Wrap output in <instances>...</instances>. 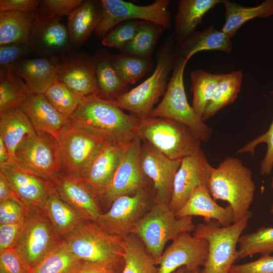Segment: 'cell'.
<instances>
[{
    "label": "cell",
    "instance_id": "cell-1",
    "mask_svg": "<svg viewBox=\"0 0 273 273\" xmlns=\"http://www.w3.org/2000/svg\"><path fill=\"white\" fill-rule=\"evenodd\" d=\"M139 119L96 96L85 98L70 121L74 126L109 144L125 146L137 136Z\"/></svg>",
    "mask_w": 273,
    "mask_h": 273
},
{
    "label": "cell",
    "instance_id": "cell-2",
    "mask_svg": "<svg viewBox=\"0 0 273 273\" xmlns=\"http://www.w3.org/2000/svg\"><path fill=\"white\" fill-rule=\"evenodd\" d=\"M208 191L215 201L227 202L234 212V223L250 211L256 186L251 170L238 158L228 156L213 167L208 183Z\"/></svg>",
    "mask_w": 273,
    "mask_h": 273
},
{
    "label": "cell",
    "instance_id": "cell-3",
    "mask_svg": "<svg viewBox=\"0 0 273 273\" xmlns=\"http://www.w3.org/2000/svg\"><path fill=\"white\" fill-rule=\"evenodd\" d=\"M175 56L174 38L171 35L159 51L152 74L135 87L109 101L121 109L132 112L141 119L149 117L155 104L166 90L168 77L173 68Z\"/></svg>",
    "mask_w": 273,
    "mask_h": 273
},
{
    "label": "cell",
    "instance_id": "cell-4",
    "mask_svg": "<svg viewBox=\"0 0 273 273\" xmlns=\"http://www.w3.org/2000/svg\"><path fill=\"white\" fill-rule=\"evenodd\" d=\"M252 215L249 211L240 221L228 226L211 219L195 228L193 236L205 239L209 244L208 257L199 273H230L238 259V240Z\"/></svg>",
    "mask_w": 273,
    "mask_h": 273
},
{
    "label": "cell",
    "instance_id": "cell-5",
    "mask_svg": "<svg viewBox=\"0 0 273 273\" xmlns=\"http://www.w3.org/2000/svg\"><path fill=\"white\" fill-rule=\"evenodd\" d=\"M136 134L172 160L189 156L200 147L201 141L188 126L169 118H139Z\"/></svg>",
    "mask_w": 273,
    "mask_h": 273
},
{
    "label": "cell",
    "instance_id": "cell-6",
    "mask_svg": "<svg viewBox=\"0 0 273 273\" xmlns=\"http://www.w3.org/2000/svg\"><path fill=\"white\" fill-rule=\"evenodd\" d=\"M195 228L192 217H177L169 204L156 203L137 222L130 234L142 241L156 260L162 254L167 242L182 233H190Z\"/></svg>",
    "mask_w": 273,
    "mask_h": 273
},
{
    "label": "cell",
    "instance_id": "cell-7",
    "mask_svg": "<svg viewBox=\"0 0 273 273\" xmlns=\"http://www.w3.org/2000/svg\"><path fill=\"white\" fill-rule=\"evenodd\" d=\"M63 240L72 253L82 261L122 271L124 266L123 238L106 232L95 222L87 221Z\"/></svg>",
    "mask_w": 273,
    "mask_h": 273
},
{
    "label": "cell",
    "instance_id": "cell-8",
    "mask_svg": "<svg viewBox=\"0 0 273 273\" xmlns=\"http://www.w3.org/2000/svg\"><path fill=\"white\" fill-rule=\"evenodd\" d=\"M187 62L184 57L175 56L172 74L164 97L149 117L177 121L188 126L200 141L206 142L209 140L212 130L198 117L188 101L184 83V72Z\"/></svg>",
    "mask_w": 273,
    "mask_h": 273
},
{
    "label": "cell",
    "instance_id": "cell-9",
    "mask_svg": "<svg viewBox=\"0 0 273 273\" xmlns=\"http://www.w3.org/2000/svg\"><path fill=\"white\" fill-rule=\"evenodd\" d=\"M12 165L52 182L62 173L57 140L48 133L36 130L19 145Z\"/></svg>",
    "mask_w": 273,
    "mask_h": 273
},
{
    "label": "cell",
    "instance_id": "cell-10",
    "mask_svg": "<svg viewBox=\"0 0 273 273\" xmlns=\"http://www.w3.org/2000/svg\"><path fill=\"white\" fill-rule=\"evenodd\" d=\"M102 18L95 31L99 37L106 36L119 24L134 19L170 27L171 17L169 0H156L147 6H139L122 0H102Z\"/></svg>",
    "mask_w": 273,
    "mask_h": 273
},
{
    "label": "cell",
    "instance_id": "cell-11",
    "mask_svg": "<svg viewBox=\"0 0 273 273\" xmlns=\"http://www.w3.org/2000/svg\"><path fill=\"white\" fill-rule=\"evenodd\" d=\"M62 173L82 179L90 163L106 143L73 125L70 121L60 135Z\"/></svg>",
    "mask_w": 273,
    "mask_h": 273
},
{
    "label": "cell",
    "instance_id": "cell-12",
    "mask_svg": "<svg viewBox=\"0 0 273 273\" xmlns=\"http://www.w3.org/2000/svg\"><path fill=\"white\" fill-rule=\"evenodd\" d=\"M61 239L49 219L40 208L28 210L15 248L21 253L31 270Z\"/></svg>",
    "mask_w": 273,
    "mask_h": 273
},
{
    "label": "cell",
    "instance_id": "cell-13",
    "mask_svg": "<svg viewBox=\"0 0 273 273\" xmlns=\"http://www.w3.org/2000/svg\"><path fill=\"white\" fill-rule=\"evenodd\" d=\"M142 141L137 136L125 146L120 163L111 180L98 198L106 204L111 205L117 198L134 194L144 188L146 176L140 162Z\"/></svg>",
    "mask_w": 273,
    "mask_h": 273
},
{
    "label": "cell",
    "instance_id": "cell-14",
    "mask_svg": "<svg viewBox=\"0 0 273 273\" xmlns=\"http://www.w3.org/2000/svg\"><path fill=\"white\" fill-rule=\"evenodd\" d=\"M209 244L204 238L180 234L156 260L158 273H171L184 266L187 273H194L204 266L208 254Z\"/></svg>",
    "mask_w": 273,
    "mask_h": 273
},
{
    "label": "cell",
    "instance_id": "cell-15",
    "mask_svg": "<svg viewBox=\"0 0 273 273\" xmlns=\"http://www.w3.org/2000/svg\"><path fill=\"white\" fill-rule=\"evenodd\" d=\"M148 194L143 188L134 194L120 196L111 204L109 210L102 213L95 222L106 232L121 238L130 234L143 216Z\"/></svg>",
    "mask_w": 273,
    "mask_h": 273
},
{
    "label": "cell",
    "instance_id": "cell-16",
    "mask_svg": "<svg viewBox=\"0 0 273 273\" xmlns=\"http://www.w3.org/2000/svg\"><path fill=\"white\" fill-rule=\"evenodd\" d=\"M212 168L201 147L192 155L181 159L174 177L169 204L175 214L184 206L197 187L207 188Z\"/></svg>",
    "mask_w": 273,
    "mask_h": 273
},
{
    "label": "cell",
    "instance_id": "cell-17",
    "mask_svg": "<svg viewBox=\"0 0 273 273\" xmlns=\"http://www.w3.org/2000/svg\"><path fill=\"white\" fill-rule=\"evenodd\" d=\"M140 162L145 175L153 182L156 202L169 204L175 174L181 159L172 160L145 140H142Z\"/></svg>",
    "mask_w": 273,
    "mask_h": 273
},
{
    "label": "cell",
    "instance_id": "cell-18",
    "mask_svg": "<svg viewBox=\"0 0 273 273\" xmlns=\"http://www.w3.org/2000/svg\"><path fill=\"white\" fill-rule=\"evenodd\" d=\"M61 17L36 12L29 39L32 51L55 56L69 51L72 46L67 26Z\"/></svg>",
    "mask_w": 273,
    "mask_h": 273
},
{
    "label": "cell",
    "instance_id": "cell-19",
    "mask_svg": "<svg viewBox=\"0 0 273 273\" xmlns=\"http://www.w3.org/2000/svg\"><path fill=\"white\" fill-rule=\"evenodd\" d=\"M0 173L27 211L39 208L47 196L54 191L52 182L14 165L1 168Z\"/></svg>",
    "mask_w": 273,
    "mask_h": 273
},
{
    "label": "cell",
    "instance_id": "cell-20",
    "mask_svg": "<svg viewBox=\"0 0 273 273\" xmlns=\"http://www.w3.org/2000/svg\"><path fill=\"white\" fill-rule=\"evenodd\" d=\"M57 80L81 98L98 95L95 59L74 57L57 63Z\"/></svg>",
    "mask_w": 273,
    "mask_h": 273
},
{
    "label": "cell",
    "instance_id": "cell-21",
    "mask_svg": "<svg viewBox=\"0 0 273 273\" xmlns=\"http://www.w3.org/2000/svg\"><path fill=\"white\" fill-rule=\"evenodd\" d=\"M52 182L57 195L88 220L95 222L102 213L97 197L82 179L61 173Z\"/></svg>",
    "mask_w": 273,
    "mask_h": 273
},
{
    "label": "cell",
    "instance_id": "cell-22",
    "mask_svg": "<svg viewBox=\"0 0 273 273\" xmlns=\"http://www.w3.org/2000/svg\"><path fill=\"white\" fill-rule=\"evenodd\" d=\"M20 107L35 130L48 133L57 141L70 121L53 107L44 94L31 93Z\"/></svg>",
    "mask_w": 273,
    "mask_h": 273
},
{
    "label": "cell",
    "instance_id": "cell-23",
    "mask_svg": "<svg viewBox=\"0 0 273 273\" xmlns=\"http://www.w3.org/2000/svg\"><path fill=\"white\" fill-rule=\"evenodd\" d=\"M125 146H118L106 142L87 169L82 180L97 199L111 180L120 163Z\"/></svg>",
    "mask_w": 273,
    "mask_h": 273
},
{
    "label": "cell",
    "instance_id": "cell-24",
    "mask_svg": "<svg viewBox=\"0 0 273 273\" xmlns=\"http://www.w3.org/2000/svg\"><path fill=\"white\" fill-rule=\"evenodd\" d=\"M177 217L201 216L204 221L213 219L221 226L234 223V212L230 205L225 207L218 205L204 186L197 187L184 206L175 214Z\"/></svg>",
    "mask_w": 273,
    "mask_h": 273
},
{
    "label": "cell",
    "instance_id": "cell-25",
    "mask_svg": "<svg viewBox=\"0 0 273 273\" xmlns=\"http://www.w3.org/2000/svg\"><path fill=\"white\" fill-rule=\"evenodd\" d=\"M50 220L60 237L64 239L89 221L83 214L60 198L55 191L39 208Z\"/></svg>",
    "mask_w": 273,
    "mask_h": 273
},
{
    "label": "cell",
    "instance_id": "cell-26",
    "mask_svg": "<svg viewBox=\"0 0 273 273\" xmlns=\"http://www.w3.org/2000/svg\"><path fill=\"white\" fill-rule=\"evenodd\" d=\"M11 69L33 94H44L57 80V63L47 58L21 59Z\"/></svg>",
    "mask_w": 273,
    "mask_h": 273
},
{
    "label": "cell",
    "instance_id": "cell-27",
    "mask_svg": "<svg viewBox=\"0 0 273 273\" xmlns=\"http://www.w3.org/2000/svg\"><path fill=\"white\" fill-rule=\"evenodd\" d=\"M35 132L30 119L20 107L0 113V136L9 152L10 165L15 162V152L19 145Z\"/></svg>",
    "mask_w": 273,
    "mask_h": 273
},
{
    "label": "cell",
    "instance_id": "cell-28",
    "mask_svg": "<svg viewBox=\"0 0 273 273\" xmlns=\"http://www.w3.org/2000/svg\"><path fill=\"white\" fill-rule=\"evenodd\" d=\"M67 29L72 46L79 47L95 31L102 18L100 1H84L68 16Z\"/></svg>",
    "mask_w": 273,
    "mask_h": 273
},
{
    "label": "cell",
    "instance_id": "cell-29",
    "mask_svg": "<svg viewBox=\"0 0 273 273\" xmlns=\"http://www.w3.org/2000/svg\"><path fill=\"white\" fill-rule=\"evenodd\" d=\"M222 0H180L175 17V39L177 44L195 32L205 14Z\"/></svg>",
    "mask_w": 273,
    "mask_h": 273
},
{
    "label": "cell",
    "instance_id": "cell-30",
    "mask_svg": "<svg viewBox=\"0 0 273 273\" xmlns=\"http://www.w3.org/2000/svg\"><path fill=\"white\" fill-rule=\"evenodd\" d=\"M231 38L221 30L211 25L203 30L195 32L177 44L175 54L188 61L196 53L203 51H216L230 54L232 50Z\"/></svg>",
    "mask_w": 273,
    "mask_h": 273
},
{
    "label": "cell",
    "instance_id": "cell-31",
    "mask_svg": "<svg viewBox=\"0 0 273 273\" xmlns=\"http://www.w3.org/2000/svg\"><path fill=\"white\" fill-rule=\"evenodd\" d=\"M224 7V23L221 30L232 39L246 22L257 18L273 15V0H265L259 5L249 7L228 0H222Z\"/></svg>",
    "mask_w": 273,
    "mask_h": 273
},
{
    "label": "cell",
    "instance_id": "cell-32",
    "mask_svg": "<svg viewBox=\"0 0 273 273\" xmlns=\"http://www.w3.org/2000/svg\"><path fill=\"white\" fill-rule=\"evenodd\" d=\"M34 13L0 12V46L17 42L29 44Z\"/></svg>",
    "mask_w": 273,
    "mask_h": 273
},
{
    "label": "cell",
    "instance_id": "cell-33",
    "mask_svg": "<svg viewBox=\"0 0 273 273\" xmlns=\"http://www.w3.org/2000/svg\"><path fill=\"white\" fill-rule=\"evenodd\" d=\"M122 246L124 266L120 273H158L156 260L136 235L124 237Z\"/></svg>",
    "mask_w": 273,
    "mask_h": 273
},
{
    "label": "cell",
    "instance_id": "cell-34",
    "mask_svg": "<svg viewBox=\"0 0 273 273\" xmlns=\"http://www.w3.org/2000/svg\"><path fill=\"white\" fill-rule=\"evenodd\" d=\"M84 261L76 256L64 241L61 240L30 273H75Z\"/></svg>",
    "mask_w": 273,
    "mask_h": 273
},
{
    "label": "cell",
    "instance_id": "cell-35",
    "mask_svg": "<svg viewBox=\"0 0 273 273\" xmlns=\"http://www.w3.org/2000/svg\"><path fill=\"white\" fill-rule=\"evenodd\" d=\"M243 73L237 70L223 74L202 117L204 122L214 116L224 107L233 103L240 92Z\"/></svg>",
    "mask_w": 273,
    "mask_h": 273
},
{
    "label": "cell",
    "instance_id": "cell-36",
    "mask_svg": "<svg viewBox=\"0 0 273 273\" xmlns=\"http://www.w3.org/2000/svg\"><path fill=\"white\" fill-rule=\"evenodd\" d=\"M110 57L104 55L95 59L96 74L99 88L98 97L103 100L114 101L127 92L128 85L117 74Z\"/></svg>",
    "mask_w": 273,
    "mask_h": 273
},
{
    "label": "cell",
    "instance_id": "cell-37",
    "mask_svg": "<svg viewBox=\"0 0 273 273\" xmlns=\"http://www.w3.org/2000/svg\"><path fill=\"white\" fill-rule=\"evenodd\" d=\"M222 75L211 73L202 69L191 72V90L193 94L192 107L200 119H202Z\"/></svg>",
    "mask_w": 273,
    "mask_h": 273
},
{
    "label": "cell",
    "instance_id": "cell-38",
    "mask_svg": "<svg viewBox=\"0 0 273 273\" xmlns=\"http://www.w3.org/2000/svg\"><path fill=\"white\" fill-rule=\"evenodd\" d=\"M31 92L11 69H1L0 113L20 107Z\"/></svg>",
    "mask_w": 273,
    "mask_h": 273
},
{
    "label": "cell",
    "instance_id": "cell-39",
    "mask_svg": "<svg viewBox=\"0 0 273 273\" xmlns=\"http://www.w3.org/2000/svg\"><path fill=\"white\" fill-rule=\"evenodd\" d=\"M161 26L142 21L133 38L121 50L122 53L150 59L163 29Z\"/></svg>",
    "mask_w": 273,
    "mask_h": 273
},
{
    "label": "cell",
    "instance_id": "cell-40",
    "mask_svg": "<svg viewBox=\"0 0 273 273\" xmlns=\"http://www.w3.org/2000/svg\"><path fill=\"white\" fill-rule=\"evenodd\" d=\"M238 259L258 253H273V228L261 227L256 231L241 235L238 240Z\"/></svg>",
    "mask_w": 273,
    "mask_h": 273
},
{
    "label": "cell",
    "instance_id": "cell-41",
    "mask_svg": "<svg viewBox=\"0 0 273 273\" xmlns=\"http://www.w3.org/2000/svg\"><path fill=\"white\" fill-rule=\"evenodd\" d=\"M112 64L122 81L126 85L133 84L149 70L150 59L122 53L110 57Z\"/></svg>",
    "mask_w": 273,
    "mask_h": 273
},
{
    "label": "cell",
    "instance_id": "cell-42",
    "mask_svg": "<svg viewBox=\"0 0 273 273\" xmlns=\"http://www.w3.org/2000/svg\"><path fill=\"white\" fill-rule=\"evenodd\" d=\"M44 95L53 107L68 119L85 99L77 96L57 80L51 85Z\"/></svg>",
    "mask_w": 273,
    "mask_h": 273
},
{
    "label": "cell",
    "instance_id": "cell-43",
    "mask_svg": "<svg viewBox=\"0 0 273 273\" xmlns=\"http://www.w3.org/2000/svg\"><path fill=\"white\" fill-rule=\"evenodd\" d=\"M270 93L273 95V90ZM261 143H265L267 148L265 155L260 163V172L261 175H269L273 168V119L265 133L249 142L240 148L237 153H248L254 156L256 147Z\"/></svg>",
    "mask_w": 273,
    "mask_h": 273
},
{
    "label": "cell",
    "instance_id": "cell-44",
    "mask_svg": "<svg viewBox=\"0 0 273 273\" xmlns=\"http://www.w3.org/2000/svg\"><path fill=\"white\" fill-rule=\"evenodd\" d=\"M141 21L130 20L119 24L103 37L102 43L121 51L134 36Z\"/></svg>",
    "mask_w": 273,
    "mask_h": 273
},
{
    "label": "cell",
    "instance_id": "cell-45",
    "mask_svg": "<svg viewBox=\"0 0 273 273\" xmlns=\"http://www.w3.org/2000/svg\"><path fill=\"white\" fill-rule=\"evenodd\" d=\"M31 269L15 247L0 251V273H30Z\"/></svg>",
    "mask_w": 273,
    "mask_h": 273
},
{
    "label": "cell",
    "instance_id": "cell-46",
    "mask_svg": "<svg viewBox=\"0 0 273 273\" xmlns=\"http://www.w3.org/2000/svg\"><path fill=\"white\" fill-rule=\"evenodd\" d=\"M30 44L17 42L0 46L1 69H11L22 57L32 51Z\"/></svg>",
    "mask_w": 273,
    "mask_h": 273
},
{
    "label": "cell",
    "instance_id": "cell-47",
    "mask_svg": "<svg viewBox=\"0 0 273 273\" xmlns=\"http://www.w3.org/2000/svg\"><path fill=\"white\" fill-rule=\"evenodd\" d=\"M82 0H44L40 1V12L46 14L61 17L68 16L80 6Z\"/></svg>",
    "mask_w": 273,
    "mask_h": 273
},
{
    "label": "cell",
    "instance_id": "cell-48",
    "mask_svg": "<svg viewBox=\"0 0 273 273\" xmlns=\"http://www.w3.org/2000/svg\"><path fill=\"white\" fill-rule=\"evenodd\" d=\"M230 273H273V256L261 255L255 261L233 264Z\"/></svg>",
    "mask_w": 273,
    "mask_h": 273
},
{
    "label": "cell",
    "instance_id": "cell-49",
    "mask_svg": "<svg viewBox=\"0 0 273 273\" xmlns=\"http://www.w3.org/2000/svg\"><path fill=\"white\" fill-rule=\"evenodd\" d=\"M25 214L18 222L0 224V251L15 247L23 228Z\"/></svg>",
    "mask_w": 273,
    "mask_h": 273
},
{
    "label": "cell",
    "instance_id": "cell-50",
    "mask_svg": "<svg viewBox=\"0 0 273 273\" xmlns=\"http://www.w3.org/2000/svg\"><path fill=\"white\" fill-rule=\"evenodd\" d=\"M27 210L20 203L13 200L0 201V224L19 221Z\"/></svg>",
    "mask_w": 273,
    "mask_h": 273
},
{
    "label": "cell",
    "instance_id": "cell-51",
    "mask_svg": "<svg viewBox=\"0 0 273 273\" xmlns=\"http://www.w3.org/2000/svg\"><path fill=\"white\" fill-rule=\"evenodd\" d=\"M40 3L37 0H1L0 12L34 13L38 10Z\"/></svg>",
    "mask_w": 273,
    "mask_h": 273
},
{
    "label": "cell",
    "instance_id": "cell-52",
    "mask_svg": "<svg viewBox=\"0 0 273 273\" xmlns=\"http://www.w3.org/2000/svg\"><path fill=\"white\" fill-rule=\"evenodd\" d=\"M75 273H120L109 266L93 262H85Z\"/></svg>",
    "mask_w": 273,
    "mask_h": 273
},
{
    "label": "cell",
    "instance_id": "cell-53",
    "mask_svg": "<svg viewBox=\"0 0 273 273\" xmlns=\"http://www.w3.org/2000/svg\"><path fill=\"white\" fill-rule=\"evenodd\" d=\"M5 200H13L21 204L12 191L4 176L0 173V201Z\"/></svg>",
    "mask_w": 273,
    "mask_h": 273
},
{
    "label": "cell",
    "instance_id": "cell-54",
    "mask_svg": "<svg viewBox=\"0 0 273 273\" xmlns=\"http://www.w3.org/2000/svg\"><path fill=\"white\" fill-rule=\"evenodd\" d=\"M10 159L8 149L2 136H0V168L10 165Z\"/></svg>",
    "mask_w": 273,
    "mask_h": 273
},
{
    "label": "cell",
    "instance_id": "cell-55",
    "mask_svg": "<svg viewBox=\"0 0 273 273\" xmlns=\"http://www.w3.org/2000/svg\"><path fill=\"white\" fill-rule=\"evenodd\" d=\"M200 270L196 271L194 273H199ZM171 273H187V270L186 269V267L184 266L180 267L177 269H176L175 271Z\"/></svg>",
    "mask_w": 273,
    "mask_h": 273
},
{
    "label": "cell",
    "instance_id": "cell-56",
    "mask_svg": "<svg viewBox=\"0 0 273 273\" xmlns=\"http://www.w3.org/2000/svg\"><path fill=\"white\" fill-rule=\"evenodd\" d=\"M270 212L272 215H273V201L271 203V205H270Z\"/></svg>",
    "mask_w": 273,
    "mask_h": 273
},
{
    "label": "cell",
    "instance_id": "cell-57",
    "mask_svg": "<svg viewBox=\"0 0 273 273\" xmlns=\"http://www.w3.org/2000/svg\"><path fill=\"white\" fill-rule=\"evenodd\" d=\"M271 189H272V190L273 191V177H272V179H271Z\"/></svg>",
    "mask_w": 273,
    "mask_h": 273
}]
</instances>
